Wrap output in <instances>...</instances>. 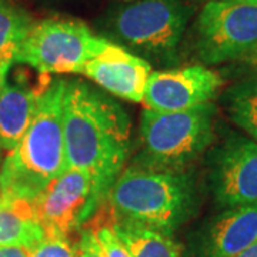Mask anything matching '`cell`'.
<instances>
[{"label": "cell", "instance_id": "cell-13", "mask_svg": "<svg viewBox=\"0 0 257 257\" xmlns=\"http://www.w3.org/2000/svg\"><path fill=\"white\" fill-rule=\"evenodd\" d=\"M45 86L30 89L0 79V147L10 152L23 138L35 116L37 100Z\"/></svg>", "mask_w": 257, "mask_h": 257}, {"label": "cell", "instance_id": "cell-17", "mask_svg": "<svg viewBox=\"0 0 257 257\" xmlns=\"http://www.w3.org/2000/svg\"><path fill=\"white\" fill-rule=\"evenodd\" d=\"M223 103L230 120L257 142V76H248L229 87Z\"/></svg>", "mask_w": 257, "mask_h": 257}, {"label": "cell", "instance_id": "cell-8", "mask_svg": "<svg viewBox=\"0 0 257 257\" xmlns=\"http://www.w3.org/2000/svg\"><path fill=\"white\" fill-rule=\"evenodd\" d=\"M209 187L219 209L257 203V142L231 133L207 156Z\"/></svg>", "mask_w": 257, "mask_h": 257}, {"label": "cell", "instance_id": "cell-16", "mask_svg": "<svg viewBox=\"0 0 257 257\" xmlns=\"http://www.w3.org/2000/svg\"><path fill=\"white\" fill-rule=\"evenodd\" d=\"M30 28L32 22L25 12L0 0V79L9 74Z\"/></svg>", "mask_w": 257, "mask_h": 257}, {"label": "cell", "instance_id": "cell-6", "mask_svg": "<svg viewBox=\"0 0 257 257\" xmlns=\"http://www.w3.org/2000/svg\"><path fill=\"white\" fill-rule=\"evenodd\" d=\"M203 63L239 62L257 47V0H209L194 23Z\"/></svg>", "mask_w": 257, "mask_h": 257}, {"label": "cell", "instance_id": "cell-10", "mask_svg": "<svg viewBox=\"0 0 257 257\" xmlns=\"http://www.w3.org/2000/svg\"><path fill=\"white\" fill-rule=\"evenodd\" d=\"M223 86V77L203 64L152 72L145 90V109L183 111L210 103Z\"/></svg>", "mask_w": 257, "mask_h": 257}, {"label": "cell", "instance_id": "cell-23", "mask_svg": "<svg viewBox=\"0 0 257 257\" xmlns=\"http://www.w3.org/2000/svg\"><path fill=\"white\" fill-rule=\"evenodd\" d=\"M234 257H257V241L254 244H251L250 247L246 248V250H243L241 253L236 254Z\"/></svg>", "mask_w": 257, "mask_h": 257}, {"label": "cell", "instance_id": "cell-2", "mask_svg": "<svg viewBox=\"0 0 257 257\" xmlns=\"http://www.w3.org/2000/svg\"><path fill=\"white\" fill-rule=\"evenodd\" d=\"M66 80L42 89L35 116L16 146L0 166V196L33 202L69 169L63 132Z\"/></svg>", "mask_w": 257, "mask_h": 257}, {"label": "cell", "instance_id": "cell-21", "mask_svg": "<svg viewBox=\"0 0 257 257\" xmlns=\"http://www.w3.org/2000/svg\"><path fill=\"white\" fill-rule=\"evenodd\" d=\"M239 63L240 67L250 76H257V47L244 59L239 60Z\"/></svg>", "mask_w": 257, "mask_h": 257}, {"label": "cell", "instance_id": "cell-24", "mask_svg": "<svg viewBox=\"0 0 257 257\" xmlns=\"http://www.w3.org/2000/svg\"><path fill=\"white\" fill-rule=\"evenodd\" d=\"M0 160H2V147H0Z\"/></svg>", "mask_w": 257, "mask_h": 257}, {"label": "cell", "instance_id": "cell-1", "mask_svg": "<svg viewBox=\"0 0 257 257\" xmlns=\"http://www.w3.org/2000/svg\"><path fill=\"white\" fill-rule=\"evenodd\" d=\"M63 132L69 169L90 175L104 199L130 153V119L109 94L80 80L66 82Z\"/></svg>", "mask_w": 257, "mask_h": 257}, {"label": "cell", "instance_id": "cell-19", "mask_svg": "<svg viewBox=\"0 0 257 257\" xmlns=\"http://www.w3.org/2000/svg\"><path fill=\"white\" fill-rule=\"evenodd\" d=\"M32 257H77L76 246L66 236L46 234L45 240L32 250Z\"/></svg>", "mask_w": 257, "mask_h": 257}, {"label": "cell", "instance_id": "cell-5", "mask_svg": "<svg viewBox=\"0 0 257 257\" xmlns=\"http://www.w3.org/2000/svg\"><path fill=\"white\" fill-rule=\"evenodd\" d=\"M107 43L82 22L46 19L32 25L15 63L28 64L42 74H80Z\"/></svg>", "mask_w": 257, "mask_h": 257}, {"label": "cell", "instance_id": "cell-20", "mask_svg": "<svg viewBox=\"0 0 257 257\" xmlns=\"http://www.w3.org/2000/svg\"><path fill=\"white\" fill-rule=\"evenodd\" d=\"M77 257H103L100 246L90 227H83L79 236V241L76 244Z\"/></svg>", "mask_w": 257, "mask_h": 257}, {"label": "cell", "instance_id": "cell-15", "mask_svg": "<svg viewBox=\"0 0 257 257\" xmlns=\"http://www.w3.org/2000/svg\"><path fill=\"white\" fill-rule=\"evenodd\" d=\"M111 227L130 257H183V247L172 234L130 221L114 220Z\"/></svg>", "mask_w": 257, "mask_h": 257}, {"label": "cell", "instance_id": "cell-12", "mask_svg": "<svg viewBox=\"0 0 257 257\" xmlns=\"http://www.w3.org/2000/svg\"><path fill=\"white\" fill-rule=\"evenodd\" d=\"M80 74L89 77L106 93L140 103L145 97L152 66L123 46L109 42L100 55L84 64Z\"/></svg>", "mask_w": 257, "mask_h": 257}, {"label": "cell", "instance_id": "cell-3", "mask_svg": "<svg viewBox=\"0 0 257 257\" xmlns=\"http://www.w3.org/2000/svg\"><path fill=\"white\" fill-rule=\"evenodd\" d=\"M114 220L130 221L172 234L199 206L196 180L189 172H160L130 166L106 196Z\"/></svg>", "mask_w": 257, "mask_h": 257}, {"label": "cell", "instance_id": "cell-18", "mask_svg": "<svg viewBox=\"0 0 257 257\" xmlns=\"http://www.w3.org/2000/svg\"><path fill=\"white\" fill-rule=\"evenodd\" d=\"M90 229L97 239L103 257H130L126 247L123 246V243L120 241L111 227V216L107 221H96L94 227Z\"/></svg>", "mask_w": 257, "mask_h": 257}, {"label": "cell", "instance_id": "cell-7", "mask_svg": "<svg viewBox=\"0 0 257 257\" xmlns=\"http://www.w3.org/2000/svg\"><path fill=\"white\" fill-rule=\"evenodd\" d=\"M190 10L180 0H133L113 19V30L127 46L167 57L184 35Z\"/></svg>", "mask_w": 257, "mask_h": 257}, {"label": "cell", "instance_id": "cell-22", "mask_svg": "<svg viewBox=\"0 0 257 257\" xmlns=\"http://www.w3.org/2000/svg\"><path fill=\"white\" fill-rule=\"evenodd\" d=\"M0 257H32V251L23 247H2Z\"/></svg>", "mask_w": 257, "mask_h": 257}, {"label": "cell", "instance_id": "cell-11", "mask_svg": "<svg viewBox=\"0 0 257 257\" xmlns=\"http://www.w3.org/2000/svg\"><path fill=\"white\" fill-rule=\"evenodd\" d=\"M257 241V203L220 209L187 236L183 257H234Z\"/></svg>", "mask_w": 257, "mask_h": 257}, {"label": "cell", "instance_id": "cell-9", "mask_svg": "<svg viewBox=\"0 0 257 257\" xmlns=\"http://www.w3.org/2000/svg\"><path fill=\"white\" fill-rule=\"evenodd\" d=\"M101 200L90 175L67 169L30 203L46 234L69 237L92 217Z\"/></svg>", "mask_w": 257, "mask_h": 257}, {"label": "cell", "instance_id": "cell-4", "mask_svg": "<svg viewBox=\"0 0 257 257\" xmlns=\"http://www.w3.org/2000/svg\"><path fill=\"white\" fill-rule=\"evenodd\" d=\"M216 106L206 103L183 111L145 109L133 166L160 172H187L214 139Z\"/></svg>", "mask_w": 257, "mask_h": 257}, {"label": "cell", "instance_id": "cell-25", "mask_svg": "<svg viewBox=\"0 0 257 257\" xmlns=\"http://www.w3.org/2000/svg\"><path fill=\"white\" fill-rule=\"evenodd\" d=\"M126 2H133V0H126Z\"/></svg>", "mask_w": 257, "mask_h": 257}, {"label": "cell", "instance_id": "cell-14", "mask_svg": "<svg viewBox=\"0 0 257 257\" xmlns=\"http://www.w3.org/2000/svg\"><path fill=\"white\" fill-rule=\"evenodd\" d=\"M46 231L32 203L0 196V246L35 248L45 240Z\"/></svg>", "mask_w": 257, "mask_h": 257}]
</instances>
